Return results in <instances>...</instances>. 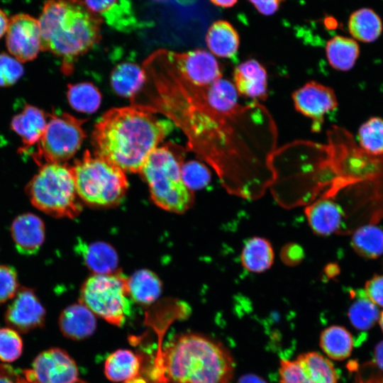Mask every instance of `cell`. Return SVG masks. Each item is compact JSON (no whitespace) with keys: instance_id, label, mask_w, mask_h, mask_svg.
I'll list each match as a JSON object with an SVG mask.
<instances>
[{"instance_id":"ab89813d","label":"cell","mask_w":383,"mask_h":383,"mask_svg":"<svg viewBox=\"0 0 383 383\" xmlns=\"http://www.w3.org/2000/svg\"><path fill=\"white\" fill-rule=\"evenodd\" d=\"M364 291L374 304L383 307V275H377L368 280Z\"/></svg>"},{"instance_id":"1f68e13d","label":"cell","mask_w":383,"mask_h":383,"mask_svg":"<svg viewBox=\"0 0 383 383\" xmlns=\"http://www.w3.org/2000/svg\"><path fill=\"white\" fill-rule=\"evenodd\" d=\"M351 245L359 255L377 258L383 254V230L374 225L362 226L353 233Z\"/></svg>"},{"instance_id":"5bb4252c","label":"cell","mask_w":383,"mask_h":383,"mask_svg":"<svg viewBox=\"0 0 383 383\" xmlns=\"http://www.w3.org/2000/svg\"><path fill=\"white\" fill-rule=\"evenodd\" d=\"M294 107L311 121V131L321 130L326 114L338 107L333 89L315 81L306 82L292 94Z\"/></svg>"},{"instance_id":"6da1fadb","label":"cell","mask_w":383,"mask_h":383,"mask_svg":"<svg viewBox=\"0 0 383 383\" xmlns=\"http://www.w3.org/2000/svg\"><path fill=\"white\" fill-rule=\"evenodd\" d=\"M155 108L180 126L191 149L213 167L229 194L257 199L274 182L277 131L259 101L211 103L201 87L173 72L158 90Z\"/></svg>"},{"instance_id":"f6af8a7d","label":"cell","mask_w":383,"mask_h":383,"mask_svg":"<svg viewBox=\"0 0 383 383\" xmlns=\"http://www.w3.org/2000/svg\"><path fill=\"white\" fill-rule=\"evenodd\" d=\"M9 19L4 11L0 9V38L6 33Z\"/></svg>"},{"instance_id":"d6986e66","label":"cell","mask_w":383,"mask_h":383,"mask_svg":"<svg viewBox=\"0 0 383 383\" xmlns=\"http://www.w3.org/2000/svg\"><path fill=\"white\" fill-rule=\"evenodd\" d=\"M87 6L103 21L120 31H131L138 25L130 0H84Z\"/></svg>"},{"instance_id":"7c38bea8","label":"cell","mask_w":383,"mask_h":383,"mask_svg":"<svg viewBox=\"0 0 383 383\" xmlns=\"http://www.w3.org/2000/svg\"><path fill=\"white\" fill-rule=\"evenodd\" d=\"M167 59L179 75L196 87H206L221 78L219 64L213 55L203 49L186 52L165 50Z\"/></svg>"},{"instance_id":"7402d4cb","label":"cell","mask_w":383,"mask_h":383,"mask_svg":"<svg viewBox=\"0 0 383 383\" xmlns=\"http://www.w3.org/2000/svg\"><path fill=\"white\" fill-rule=\"evenodd\" d=\"M205 40L211 53L226 58L233 57L240 45L238 31L231 23L224 20L216 21L211 25Z\"/></svg>"},{"instance_id":"8992f818","label":"cell","mask_w":383,"mask_h":383,"mask_svg":"<svg viewBox=\"0 0 383 383\" xmlns=\"http://www.w3.org/2000/svg\"><path fill=\"white\" fill-rule=\"evenodd\" d=\"M80 200L96 207L118 204L128 187L125 172L87 150L71 166Z\"/></svg>"},{"instance_id":"ba28073f","label":"cell","mask_w":383,"mask_h":383,"mask_svg":"<svg viewBox=\"0 0 383 383\" xmlns=\"http://www.w3.org/2000/svg\"><path fill=\"white\" fill-rule=\"evenodd\" d=\"M128 278L119 272L95 274L81 288L80 301L107 322L121 326L130 314Z\"/></svg>"},{"instance_id":"4fadbf2b","label":"cell","mask_w":383,"mask_h":383,"mask_svg":"<svg viewBox=\"0 0 383 383\" xmlns=\"http://www.w3.org/2000/svg\"><path fill=\"white\" fill-rule=\"evenodd\" d=\"M6 44L9 52L21 62L34 60L41 50V32L38 19L18 13L9 19Z\"/></svg>"},{"instance_id":"484cf974","label":"cell","mask_w":383,"mask_h":383,"mask_svg":"<svg viewBox=\"0 0 383 383\" xmlns=\"http://www.w3.org/2000/svg\"><path fill=\"white\" fill-rule=\"evenodd\" d=\"M146 82L144 70L132 62L117 65L111 74V85L118 95L133 99Z\"/></svg>"},{"instance_id":"f546056e","label":"cell","mask_w":383,"mask_h":383,"mask_svg":"<svg viewBox=\"0 0 383 383\" xmlns=\"http://www.w3.org/2000/svg\"><path fill=\"white\" fill-rule=\"evenodd\" d=\"M128 289L132 300L141 304H150L160 296L159 278L148 270H140L128 278Z\"/></svg>"},{"instance_id":"f1b7e54d","label":"cell","mask_w":383,"mask_h":383,"mask_svg":"<svg viewBox=\"0 0 383 383\" xmlns=\"http://www.w3.org/2000/svg\"><path fill=\"white\" fill-rule=\"evenodd\" d=\"M353 344L351 333L340 326H331L325 328L319 338V345L323 352L334 360L348 358L352 353Z\"/></svg>"},{"instance_id":"603a6c76","label":"cell","mask_w":383,"mask_h":383,"mask_svg":"<svg viewBox=\"0 0 383 383\" xmlns=\"http://www.w3.org/2000/svg\"><path fill=\"white\" fill-rule=\"evenodd\" d=\"M77 248L86 265L95 274H110L117 267L118 259L116 252L107 243L79 242Z\"/></svg>"},{"instance_id":"44dd1931","label":"cell","mask_w":383,"mask_h":383,"mask_svg":"<svg viewBox=\"0 0 383 383\" xmlns=\"http://www.w3.org/2000/svg\"><path fill=\"white\" fill-rule=\"evenodd\" d=\"M45 113L40 109L26 104L11 120V128L21 136L22 152H28L40 141L47 126Z\"/></svg>"},{"instance_id":"9c48e42d","label":"cell","mask_w":383,"mask_h":383,"mask_svg":"<svg viewBox=\"0 0 383 383\" xmlns=\"http://www.w3.org/2000/svg\"><path fill=\"white\" fill-rule=\"evenodd\" d=\"M82 120L62 113L49 115L45 133L33 155L39 166L47 163H65L80 148L85 138Z\"/></svg>"},{"instance_id":"3957f363","label":"cell","mask_w":383,"mask_h":383,"mask_svg":"<svg viewBox=\"0 0 383 383\" xmlns=\"http://www.w3.org/2000/svg\"><path fill=\"white\" fill-rule=\"evenodd\" d=\"M38 21L41 50L61 57L67 74L72 71L74 60L101 39L103 20L82 0H47Z\"/></svg>"},{"instance_id":"30bf717a","label":"cell","mask_w":383,"mask_h":383,"mask_svg":"<svg viewBox=\"0 0 383 383\" xmlns=\"http://www.w3.org/2000/svg\"><path fill=\"white\" fill-rule=\"evenodd\" d=\"M333 362L321 353H301L293 360L279 361V383H338Z\"/></svg>"},{"instance_id":"d4e9b609","label":"cell","mask_w":383,"mask_h":383,"mask_svg":"<svg viewBox=\"0 0 383 383\" xmlns=\"http://www.w3.org/2000/svg\"><path fill=\"white\" fill-rule=\"evenodd\" d=\"M140 359L130 350L118 349L108 356L104 363L106 377L115 382L125 383L138 376Z\"/></svg>"},{"instance_id":"9a60e30c","label":"cell","mask_w":383,"mask_h":383,"mask_svg":"<svg viewBox=\"0 0 383 383\" xmlns=\"http://www.w3.org/2000/svg\"><path fill=\"white\" fill-rule=\"evenodd\" d=\"M45 318V309L34 291L19 287L5 313V321L9 328L26 333L43 326Z\"/></svg>"},{"instance_id":"7dc6e473","label":"cell","mask_w":383,"mask_h":383,"mask_svg":"<svg viewBox=\"0 0 383 383\" xmlns=\"http://www.w3.org/2000/svg\"><path fill=\"white\" fill-rule=\"evenodd\" d=\"M19 383H35L34 381L27 378L25 374H23V372L21 371V376L20 379Z\"/></svg>"},{"instance_id":"ac0fdd59","label":"cell","mask_w":383,"mask_h":383,"mask_svg":"<svg viewBox=\"0 0 383 383\" xmlns=\"http://www.w3.org/2000/svg\"><path fill=\"white\" fill-rule=\"evenodd\" d=\"M234 86L238 93L255 101L267 97V77L265 67L256 60L239 64L233 71Z\"/></svg>"},{"instance_id":"836d02e7","label":"cell","mask_w":383,"mask_h":383,"mask_svg":"<svg viewBox=\"0 0 383 383\" xmlns=\"http://www.w3.org/2000/svg\"><path fill=\"white\" fill-rule=\"evenodd\" d=\"M357 140L366 152L383 154V118L371 117L363 123L359 128Z\"/></svg>"},{"instance_id":"d590c367","label":"cell","mask_w":383,"mask_h":383,"mask_svg":"<svg viewBox=\"0 0 383 383\" xmlns=\"http://www.w3.org/2000/svg\"><path fill=\"white\" fill-rule=\"evenodd\" d=\"M23 340L18 332L11 328H0V360L11 362L22 354Z\"/></svg>"},{"instance_id":"74e56055","label":"cell","mask_w":383,"mask_h":383,"mask_svg":"<svg viewBox=\"0 0 383 383\" xmlns=\"http://www.w3.org/2000/svg\"><path fill=\"white\" fill-rule=\"evenodd\" d=\"M19 287L16 270L11 266L0 265V304L11 300Z\"/></svg>"},{"instance_id":"ffe728a7","label":"cell","mask_w":383,"mask_h":383,"mask_svg":"<svg viewBox=\"0 0 383 383\" xmlns=\"http://www.w3.org/2000/svg\"><path fill=\"white\" fill-rule=\"evenodd\" d=\"M58 323L62 335L74 340L89 338L96 328L94 314L81 302L66 307L60 315Z\"/></svg>"},{"instance_id":"d6a6232c","label":"cell","mask_w":383,"mask_h":383,"mask_svg":"<svg viewBox=\"0 0 383 383\" xmlns=\"http://www.w3.org/2000/svg\"><path fill=\"white\" fill-rule=\"evenodd\" d=\"M67 100L74 110L83 113H94L100 106L101 95L90 82H81L67 86Z\"/></svg>"},{"instance_id":"277c9868","label":"cell","mask_w":383,"mask_h":383,"mask_svg":"<svg viewBox=\"0 0 383 383\" xmlns=\"http://www.w3.org/2000/svg\"><path fill=\"white\" fill-rule=\"evenodd\" d=\"M163 366L170 383H231L235 364L223 343L189 332L167 343Z\"/></svg>"},{"instance_id":"b9f144b4","label":"cell","mask_w":383,"mask_h":383,"mask_svg":"<svg viewBox=\"0 0 383 383\" xmlns=\"http://www.w3.org/2000/svg\"><path fill=\"white\" fill-rule=\"evenodd\" d=\"M21 372L11 366L0 364V383H19Z\"/></svg>"},{"instance_id":"5b68a950","label":"cell","mask_w":383,"mask_h":383,"mask_svg":"<svg viewBox=\"0 0 383 383\" xmlns=\"http://www.w3.org/2000/svg\"><path fill=\"white\" fill-rule=\"evenodd\" d=\"M167 145L155 149L140 174L148 184L153 201L168 211L182 213L193 203V193L182 179L183 150Z\"/></svg>"},{"instance_id":"52a82bcc","label":"cell","mask_w":383,"mask_h":383,"mask_svg":"<svg viewBox=\"0 0 383 383\" xmlns=\"http://www.w3.org/2000/svg\"><path fill=\"white\" fill-rule=\"evenodd\" d=\"M26 191L31 204L50 216L72 218L82 210L71 166L65 163L40 166Z\"/></svg>"},{"instance_id":"681fc988","label":"cell","mask_w":383,"mask_h":383,"mask_svg":"<svg viewBox=\"0 0 383 383\" xmlns=\"http://www.w3.org/2000/svg\"><path fill=\"white\" fill-rule=\"evenodd\" d=\"M156 1H168V0H155Z\"/></svg>"},{"instance_id":"ee69618b","label":"cell","mask_w":383,"mask_h":383,"mask_svg":"<svg viewBox=\"0 0 383 383\" xmlns=\"http://www.w3.org/2000/svg\"><path fill=\"white\" fill-rule=\"evenodd\" d=\"M374 356L375 362L383 370V340L376 345Z\"/></svg>"},{"instance_id":"f35d334b","label":"cell","mask_w":383,"mask_h":383,"mask_svg":"<svg viewBox=\"0 0 383 383\" xmlns=\"http://www.w3.org/2000/svg\"><path fill=\"white\" fill-rule=\"evenodd\" d=\"M305 257L303 248L295 243L285 244L280 250V258L282 262L289 267L300 264Z\"/></svg>"},{"instance_id":"c3c4849f","label":"cell","mask_w":383,"mask_h":383,"mask_svg":"<svg viewBox=\"0 0 383 383\" xmlns=\"http://www.w3.org/2000/svg\"><path fill=\"white\" fill-rule=\"evenodd\" d=\"M379 325H380L381 329L383 332V311L379 315Z\"/></svg>"},{"instance_id":"7a4b0ae2","label":"cell","mask_w":383,"mask_h":383,"mask_svg":"<svg viewBox=\"0 0 383 383\" xmlns=\"http://www.w3.org/2000/svg\"><path fill=\"white\" fill-rule=\"evenodd\" d=\"M149 105L113 108L103 114L92 133L94 154L124 172L140 173L150 154L173 130Z\"/></svg>"},{"instance_id":"e0dca14e","label":"cell","mask_w":383,"mask_h":383,"mask_svg":"<svg viewBox=\"0 0 383 383\" xmlns=\"http://www.w3.org/2000/svg\"><path fill=\"white\" fill-rule=\"evenodd\" d=\"M11 233L18 252L26 255H34L44 243L45 224L35 214L22 213L13 221Z\"/></svg>"},{"instance_id":"8fae6325","label":"cell","mask_w":383,"mask_h":383,"mask_svg":"<svg viewBox=\"0 0 383 383\" xmlns=\"http://www.w3.org/2000/svg\"><path fill=\"white\" fill-rule=\"evenodd\" d=\"M23 372L35 383H84L74 359L59 348L41 352L35 357L32 369Z\"/></svg>"},{"instance_id":"83f0119b","label":"cell","mask_w":383,"mask_h":383,"mask_svg":"<svg viewBox=\"0 0 383 383\" xmlns=\"http://www.w3.org/2000/svg\"><path fill=\"white\" fill-rule=\"evenodd\" d=\"M326 53L332 67L340 71H348L353 67L359 57L360 47L353 38L336 35L327 42Z\"/></svg>"},{"instance_id":"cb8c5ba5","label":"cell","mask_w":383,"mask_h":383,"mask_svg":"<svg viewBox=\"0 0 383 383\" xmlns=\"http://www.w3.org/2000/svg\"><path fill=\"white\" fill-rule=\"evenodd\" d=\"M348 28L353 39L368 43L374 42L381 35L383 23L373 9L361 8L350 14Z\"/></svg>"},{"instance_id":"4316f807","label":"cell","mask_w":383,"mask_h":383,"mask_svg":"<svg viewBox=\"0 0 383 383\" xmlns=\"http://www.w3.org/2000/svg\"><path fill=\"white\" fill-rule=\"evenodd\" d=\"M274 250L269 240L261 237L248 240L243 248L240 260L244 268L260 273L270 269L274 262Z\"/></svg>"},{"instance_id":"bcb514c9","label":"cell","mask_w":383,"mask_h":383,"mask_svg":"<svg viewBox=\"0 0 383 383\" xmlns=\"http://www.w3.org/2000/svg\"><path fill=\"white\" fill-rule=\"evenodd\" d=\"M214 5L222 8H231L233 6L238 0H210Z\"/></svg>"},{"instance_id":"4dcf8cb0","label":"cell","mask_w":383,"mask_h":383,"mask_svg":"<svg viewBox=\"0 0 383 383\" xmlns=\"http://www.w3.org/2000/svg\"><path fill=\"white\" fill-rule=\"evenodd\" d=\"M351 295L354 300L348 311L350 322L354 328L360 331L371 328L379 318L377 306L368 298L362 289L353 291Z\"/></svg>"},{"instance_id":"e575fe53","label":"cell","mask_w":383,"mask_h":383,"mask_svg":"<svg viewBox=\"0 0 383 383\" xmlns=\"http://www.w3.org/2000/svg\"><path fill=\"white\" fill-rule=\"evenodd\" d=\"M182 179L192 191L205 187L211 181V172L203 163L191 160L181 167Z\"/></svg>"},{"instance_id":"8d00e7d4","label":"cell","mask_w":383,"mask_h":383,"mask_svg":"<svg viewBox=\"0 0 383 383\" xmlns=\"http://www.w3.org/2000/svg\"><path fill=\"white\" fill-rule=\"evenodd\" d=\"M21 62L5 53L0 54V87L15 84L23 74Z\"/></svg>"},{"instance_id":"7bdbcfd3","label":"cell","mask_w":383,"mask_h":383,"mask_svg":"<svg viewBox=\"0 0 383 383\" xmlns=\"http://www.w3.org/2000/svg\"><path fill=\"white\" fill-rule=\"evenodd\" d=\"M237 383H267L262 378L253 374H246L239 378Z\"/></svg>"},{"instance_id":"2e32d148","label":"cell","mask_w":383,"mask_h":383,"mask_svg":"<svg viewBox=\"0 0 383 383\" xmlns=\"http://www.w3.org/2000/svg\"><path fill=\"white\" fill-rule=\"evenodd\" d=\"M304 213L311 230L317 235H330L342 229L345 213L331 197H320L306 206Z\"/></svg>"},{"instance_id":"60d3db41","label":"cell","mask_w":383,"mask_h":383,"mask_svg":"<svg viewBox=\"0 0 383 383\" xmlns=\"http://www.w3.org/2000/svg\"><path fill=\"white\" fill-rule=\"evenodd\" d=\"M257 10L265 16H270L277 12L284 0H248Z\"/></svg>"}]
</instances>
